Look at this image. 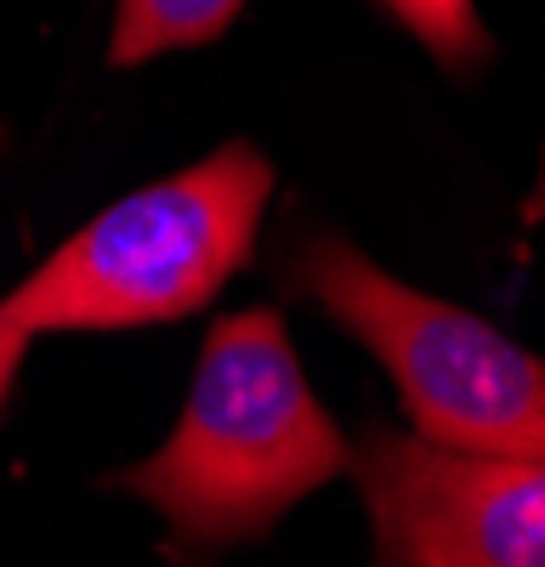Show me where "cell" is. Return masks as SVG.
<instances>
[{"instance_id": "7", "label": "cell", "mask_w": 545, "mask_h": 567, "mask_svg": "<svg viewBox=\"0 0 545 567\" xmlns=\"http://www.w3.org/2000/svg\"><path fill=\"white\" fill-rule=\"evenodd\" d=\"M29 341H34V336H23V329L0 312V409H7V398H12V381H18V369H23Z\"/></svg>"}, {"instance_id": "4", "label": "cell", "mask_w": 545, "mask_h": 567, "mask_svg": "<svg viewBox=\"0 0 545 567\" xmlns=\"http://www.w3.org/2000/svg\"><path fill=\"white\" fill-rule=\"evenodd\" d=\"M376 567H545V460L376 432L352 449Z\"/></svg>"}, {"instance_id": "1", "label": "cell", "mask_w": 545, "mask_h": 567, "mask_svg": "<svg viewBox=\"0 0 545 567\" xmlns=\"http://www.w3.org/2000/svg\"><path fill=\"white\" fill-rule=\"evenodd\" d=\"M347 465L352 443L312 398L285 318L245 307L210 323L171 437L120 471V488L154 505L182 545L210 550L267 534Z\"/></svg>"}, {"instance_id": "8", "label": "cell", "mask_w": 545, "mask_h": 567, "mask_svg": "<svg viewBox=\"0 0 545 567\" xmlns=\"http://www.w3.org/2000/svg\"><path fill=\"white\" fill-rule=\"evenodd\" d=\"M523 221H528V227L545 221V148H539V182H534V194H528V205H523Z\"/></svg>"}, {"instance_id": "5", "label": "cell", "mask_w": 545, "mask_h": 567, "mask_svg": "<svg viewBox=\"0 0 545 567\" xmlns=\"http://www.w3.org/2000/svg\"><path fill=\"white\" fill-rule=\"evenodd\" d=\"M245 12V0H120L114 7V34H109V63L136 69L165 52H188L227 34Z\"/></svg>"}, {"instance_id": "2", "label": "cell", "mask_w": 545, "mask_h": 567, "mask_svg": "<svg viewBox=\"0 0 545 567\" xmlns=\"http://www.w3.org/2000/svg\"><path fill=\"white\" fill-rule=\"evenodd\" d=\"M272 182L279 176L250 142H227L91 216L0 301V312L23 336L188 318L250 261Z\"/></svg>"}, {"instance_id": "3", "label": "cell", "mask_w": 545, "mask_h": 567, "mask_svg": "<svg viewBox=\"0 0 545 567\" xmlns=\"http://www.w3.org/2000/svg\"><path fill=\"white\" fill-rule=\"evenodd\" d=\"M296 284L381 358L415 437L545 460V363L506 329L392 278L336 233L301 245Z\"/></svg>"}, {"instance_id": "6", "label": "cell", "mask_w": 545, "mask_h": 567, "mask_svg": "<svg viewBox=\"0 0 545 567\" xmlns=\"http://www.w3.org/2000/svg\"><path fill=\"white\" fill-rule=\"evenodd\" d=\"M443 69H472L489 58V29L472 0H381Z\"/></svg>"}]
</instances>
